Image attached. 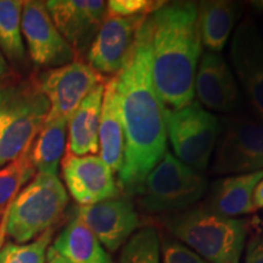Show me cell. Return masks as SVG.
<instances>
[{
  "instance_id": "obj_29",
  "label": "cell",
  "mask_w": 263,
  "mask_h": 263,
  "mask_svg": "<svg viewBox=\"0 0 263 263\" xmlns=\"http://www.w3.org/2000/svg\"><path fill=\"white\" fill-rule=\"evenodd\" d=\"M244 263H263V235H255L245 245Z\"/></svg>"
},
{
  "instance_id": "obj_13",
  "label": "cell",
  "mask_w": 263,
  "mask_h": 263,
  "mask_svg": "<svg viewBox=\"0 0 263 263\" xmlns=\"http://www.w3.org/2000/svg\"><path fill=\"white\" fill-rule=\"evenodd\" d=\"M74 215L97 236L105 250L115 252L140 226L136 206L128 195L88 206H78Z\"/></svg>"
},
{
  "instance_id": "obj_17",
  "label": "cell",
  "mask_w": 263,
  "mask_h": 263,
  "mask_svg": "<svg viewBox=\"0 0 263 263\" xmlns=\"http://www.w3.org/2000/svg\"><path fill=\"white\" fill-rule=\"evenodd\" d=\"M99 156L111 171L114 173L120 172L124 161V132L121 118L116 76L105 82L99 126Z\"/></svg>"
},
{
  "instance_id": "obj_24",
  "label": "cell",
  "mask_w": 263,
  "mask_h": 263,
  "mask_svg": "<svg viewBox=\"0 0 263 263\" xmlns=\"http://www.w3.org/2000/svg\"><path fill=\"white\" fill-rule=\"evenodd\" d=\"M35 172L32 147L0 168V213L14 201L20 189L35 176Z\"/></svg>"
},
{
  "instance_id": "obj_4",
  "label": "cell",
  "mask_w": 263,
  "mask_h": 263,
  "mask_svg": "<svg viewBox=\"0 0 263 263\" xmlns=\"http://www.w3.org/2000/svg\"><path fill=\"white\" fill-rule=\"evenodd\" d=\"M49 111L37 80L0 84V168L32 147Z\"/></svg>"
},
{
  "instance_id": "obj_28",
  "label": "cell",
  "mask_w": 263,
  "mask_h": 263,
  "mask_svg": "<svg viewBox=\"0 0 263 263\" xmlns=\"http://www.w3.org/2000/svg\"><path fill=\"white\" fill-rule=\"evenodd\" d=\"M161 251L163 263H210L176 239L163 238Z\"/></svg>"
},
{
  "instance_id": "obj_20",
  "label": "cell",
  "mask_w": 263,
  "mask_h": 263,
  "mask_svg": "<svg viewBox=\"0 0 263 263\" xmlns=\"http://www.w3.org/2000/svg\"><path fill=\"white\" fill-rule=\"evenodd\" d=\"M202 45L219 54L241 14V6L228 0H205L196 4Z\"/></svg>"
},
{
  "instance_id": "obj_30",
  "label": "cell",
  "mask_w": 263,
  "mask_h": 263,
  "mask_svg": "<svg viewBox=\"0 0 263 263\" xmlns=\"http://www.w3.org/2000/svg\"><path fill=\"white\" fill-rule=\"evenodd\" d=\"M252 203L255 210L263 209V179L256 185L254 195H252Z\"/></svg>"
},
{
  "instance_id": "obj_31",
  "label": "cell",
  "mask_w": 263,
  "mask_h": 263,
  "mask_svg": "<svg viewBox=\"0 0 263 263\" xmlns=\"http://www.w3.org/2000/svg\"><path fill=\"white\" fill-rule=\"evenodd\" d=\"M10 76V67L8 65V61L4 58V55L0 51V84L4 83L6 80H9Z\"/></svg>"
},
{
  "instance_id": "obj_22",
  "label": "cell",
  "mask_w": 263,
  "mask_h": 263,
  "mask_svg": "<svg viewBox=\"0 0 263 263\" xmlns=\"http://www.w3.org/2000/svg\"><path fill=\"white\" fill-rule=\"evenodd\" d=\"M68 120L47 117L32 145V161L38 173L58 176L67 139Z\"/></svg>"
},
{
  "instance_id": "obj_14",
  "label": "cell",
  "mask_w": 263,
  "mask_h": 263,
  "mask_svg": "<svg viewBox=\"0 0 263 263\" xmlns=\"http://www.w3.org/2000/svg\"><path fill=\"white\" fill-rule=\"evenodd\" d=\"M50 17L76 57L87 55L107 15L103 0H49L44 2Z\"/></svg>"
},
{
  "instance_id": "obj_9",
  "label": "cell",
  "mask_w": 263,
  "mask_h": 263,
  "mask_svg": "<svg viewBox=\"0 0 263 263\" xmlns=\"http://www.w3.org/2000/svg\"><path fill=\"white\" fill-rule=\"evenodd\" d=\"M21 29L29 57L37 67L51 70L71 64L77 58L52 22L44 2H24Z\"/></svg>"
},
{
  "instance_id": "obj_19",
  "label": "cell",
  "mask_w": 263,
  "mask_h": 263,
  "mask_svg": "<svg viewBox=\"0 0 263 263\" xmlns=\"http://www.w3.org/2000/svg\"><path fill=\"white\" fill-rule=\"evenodd\" d=\"M263 179V170L254 173L227 176L212 184L209 209L226 217L248 215L256 211L252 203L256 185Z\"/></svg>"
},
{
  "instance_id": "obj_10",
  "label": "cell",
  "mask_w": 263,
  "mask_h": 263,
  "mask_svg": "<svg viewBox=\"0 0 263 263\" xmlns=\"http://www.w3.org/2000/svg\"><path fill=\"white\" fill-rule=\"evenodd\" d=\"M37 83L50 104L48 117L70 120L84 98L104 83V78L88 64L74 60L61 67L42 72Z\"/></svg>"
},
{
  "instance_id": "obj_25",
  "label": "cell",
  "mask_w": 263,
  "mask_h": 263,
  "mask_svg": "<svg viewBox=\"0 0 263 263\" xmlns=\"http://www.w3.org/2000/svg\"><path fill=\"white\" fill-rule=\"evenodd\" d=\"M160 234L154 227L137 230L122 246L120 263H161Z\"/></svg>"
},
{
  "instance_id": "obj_23",
  "label": "cell",
  "mask_w": 263,
  "mask_h": 263,
  "mask_svg": "<svg viewBox=\"0 0 263 263\" xmlns=\"http://www.w3.org/2000/svg\"><path fill=\"white\" fill-rule=\"evenodd\" d=\"M22 8L21 0H0V51L12 64H21L26 58L21 29Z\"/></svg>"
},
{
  "instance_id": "obj_32",
  "label": "cell",
  "mask_w": 263,
  "mask_h": 263,
  "mask_svg": "<svg viewBox=\"0 0 263 263\" xmlns=\"http://www.w3.org/2000/svg\"><path fill=\"white\" fill-rule=\"evenodd\" d=\"M45 263H70V262H68L66 258L62 257V256L59 255L58 252L50 246L47 251V258H45Z\"/></svg>"
},
{
  "instance_id": "obj_18",
  "label": "cell",
  "mask_w": 263,
  "mask_h": 263,
  "mask_svg": "<svg viewBox=\"0 0 263 263\" xmlns=\"http://www.w3.org/2000/svg\"><path fill=\"white\" fill-rule=\"evenodd\" d=\"M105 83L99 84L76 108L68 120V153L76 156L99 153V126Z\"/></svg>"
},
{
  "instance_id": "obj_6",
  "label": "cell",
  "mask_w": 263,
  "mask_h": 263,
  "mask_svg": "<svg viewBox=\"0 0 263 263\" xmlns=\"http://www.w3.org/2000/svg\"><path fill=\"white\" fill-rule=\"evenodd\" d=\"M207 178L166 151L162 160L147 174L134 195L149 213L182 212L205 195Z\"/></svg>"
},
{
  "instance_id": "obj_8",
  "label": "cell",
  "mask_w": 263,
  "mask_h": 263,
  "mask_svg": "<svg viewBox=\"0 0 263 263\" xmlns=\"http://www.w3.org/2000/svg\"><path fill=\"white\" fill-rule=\"evenodd\" d=\"M213 153V174L235 176L263 170V122L248 115L223 118Z\"/></svg>"
},
{
  "instance_id": "obj_11",
  "label": "cell",
  "mask_w": 263,
  "mask_h": 263,
  "mask_svg": "<svg viewBox=\"0 0 263 263\" xmlns=\"http://www.w3.org/2000/svg\"><path fill=\"white\" fill-rule=\"evenodd\" d=\"M229 57L250 106L263 122V35L250 16L235 28Z\"/></svg>"
},
{
  "instance_id": "obj_7",
  "label": "cell",
  "mask_w": 263,
  "mask_h": 263,
  "mask_svg": "<svg viewBox=\"0 0 263 263\" xmlns=\"http://www.w3.org/2000/svg\"><path fill=\"white\" fill-rule=\"evenodd\" d=\"M164 123L177 159L197 172L206 170L218 138V118L196 100L180 108H164Z\"/></svg>"
},
{
  "instance_id": "obj_12",
  "label": "cell",
  "mask_w": 263,
  "mask_h": 263,
  "mask_svg": "<svg viewBox=\"0 0 263 263\" xmlns=\"http://www.w3.org/2000/svg\"><path fill=\"white\" fill-rule=\"evenodd\" d=\"M147 17V16H146ZM145 16L106 15L87 52L88 65L99 74L117 76L129 58Z\"/></svg>"
},
{
  "instance_id": "obj_26",
  "label": "cell",
  "mask_w": 263,
  "mask_h": 263,
  "mask_svg": "<svg viewBox=\"0 0 263 263\" xmlns=\"http://www.w3.org/2000/svg\"><path fill=\"white\" fill-rule=\"evenodd\" d=\"M52 236L54 228L48 229L27 244H16L9 240L0 248V263H45Z\"/></svg>"
},
{
  "instance_id": "obj_1",
  "label": "cell",
  "mask_w": 263,
  "mask_h": 263,
  "mask_svg": "<svg viewBox=\"0 0 263 263\" xmlns=\"http://www.w3.org/2000/svg\"><path fill=\"white\" fill-rule=\"evenodd\" d=\"M116 77L124 132V161L118 178L129 196L136 194L167 151L166 106L154 85L144 24L126 65Z\"/></svg>"
},
{
  "instance_id": "obj_15",
  "label": "cell",
  "mask_w": 263,
  "mask_h": 263,
  "mask_svg": "<svg viewBox=\"0 0 263 263\" xmlns=\"http://www.w3.org/2000/svg\"><path fill=\"white\" fill-rule=\"evenodd\" d=\"M62 178L70 195L80 206L121 195L114 172L98 155L76 156L67 153L61 161Z\"/></svg>"
},
{
  "instance_id": "obj_2",
  "label": "cell",
  "mask_w": 263,
  "mask_h": 263,
  "mask_svg": "<svg viewBox=\"0 0 263 263\" xmlns=\"http://www.w3.org/2000/svg\"><path fill=\"white\" fill-rule=\"evenodd\" d=\"M151 54V74L164 106L194 101V84L202 43L193 2L167 3L144 22Z\"/></svg>"
},
{
  "instance_id": "obj_3",
  "label": "cell",
  "mask_w": 263,
  "mask_h": 263,
  "mask_svg": "<svg viewBox=\"0 0 263 263\" xmlns=\"http://www.w3.org/2000/svg\"><path fill=\"white\" fill-rule=\"evenodd\" d=\"M176 240L210 263H240L248 236V222L226 217L209 207H190L164 221Z\"/></svg>"
},
{
  "instance_id": "obj_21",
  "label": "cell",
  "mask_w": 263,
  "mask_h": 263,
  "mask_svg": "<svg viewBox=\"0 0 263 263\" xmlns=\"http://www.w3.org/2000/svg\"><path fill=\"white\" fill-rule=\"evenodd\" d=\"M51 248L70 263H114L94 233L76 215L57 236Z\"/></svg>"
},
{
  "instance_id": "obj_5",
  "label": "cell",
  "mask_w": 263,
  "mask_h": 263,
  "mask_svg": "<svg viewBox=\"0 0 263 263\" xmlns=\"http://www.w3.org/2000/svg\"><path fill=\"white\" fill-rule=\"evenodd\" d=\"M68 203V194L58 176L37 173L10 203L5 234L16 244H27L52 228Z\"/></svg>"
},
{
  "instance_id": "obj_27",
  "label": "cell",
  "mask_w": 263,
  "mask_h": 263,
  "mask_svg": "<svg viewBox=\"0 0 263 263\" xmlns=\"http://www.w3.org/2000/svg\"><path fill=\"white\" fill-rule=\"evenodd\" d=\"M107 4V14L121 17L149 16L159 10L166 2L161 0H110Z\"/></svg>"
},
{
  "instance_id": "obj_33",
  "label": "cell",
  "mask_w": 263,
  "mask_h": 263,
  "mask_svg": "<svg viewBox=\"0 0 263 263\" xmlns=\"http://www.w3.org/2000/svg\"><path fill=\"white\" fill-rule=\"evenodd\" d=\"M251 4L254 5L256 9L263 10V0H259V2H251Z\"/></svg>"
},
{
  "instance_id": "obj_16",
  "label": "cell",
  "mask_w": 263,
  "mask_h": 263,
  "mask_svg": "<svg viewBox=\"0 0 263 263\" xmlns=\"http://www.w3.org/2000/svg\"><path fill=\"white\" fill-rule=\"evenodd\" d=\"M194 93L199 103L216 112H234L242 105L238 82L226 59L217 52H205L197 65Z\"/></svg>"
}]
</instances>
